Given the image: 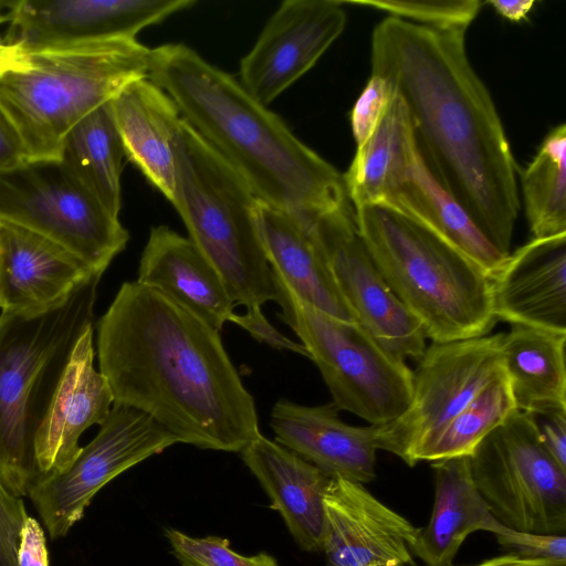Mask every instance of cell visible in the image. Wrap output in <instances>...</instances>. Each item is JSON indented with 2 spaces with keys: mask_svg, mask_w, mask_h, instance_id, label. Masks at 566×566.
<instances>
[{
  "mask_svg": "<svg viewBox=\"0 0 566 566\" xmlns=\"http://www.w3.org/2000/svg\"><path fill=\"white\" fill-rule=\"evenodd\" d=\"M464 35L389 15L371 34V74L403 102L428 170L509 256L521 203L517 167Z\"/></svg>",
  "mask_w": 566,
  "mask_h": 566,
  "instance_id": "1",
  "label": "cell"
},
{
  "mask_svg": "<svg viewBox=\"0 0 566 566\" xmlns=\"http://www.w3.org/2000/svg\"><path fill=\"white\" fill-rule=\"evenodd\" d=\"M96 329L115 403L200 449L241 452L262 434L219 332L159 292L124 282Z\"/></svg>",
  "mask_w": 566,
  "mask_h": 566,
  "instance_id": "2",
  "label": "cell"
},
{
  "mask_svg": "<svg viewBox=\"0 0 566 566\" xmlns=\"http://www.w3.org/2000/svg\"><path fill=\"white\" fill-rule=\"evenodd\" d=\"M148 78L248 184L254 196L306 224L352 205L344 176L300 140L232 75L182 43L150 49Z\"/></svg>",
  "mask_w": 566,
  "mask_h": 566,
  "instance_id": "3",
  "label": "cell"
},
{
  "mask_svg": "<svg viewBox=\"0 0 566 566\" xmlns=\"http://www.w3.org/2000/svg\"><path fill=\"white\" fill-rule=\"evenodd\" d=\"M3 45L0 108L18 130L27 160L59 159L77 122L148 77L150 49L137 39L35 51Z\"/></svg>",
  "mask_w": 566,
  "mask_h": 566,
  "instance_id": "4",
  "label": "cell"
},
{
  "mask_svg": "<svg viewBox=\"0 0 566 566\" xmlns=\"http://www.w3.org/2000/svg\"><path fill=\"white\" fill-rule=\"evenodd\" d=\"M355 216L379 272L426 337L436 343L474 338L494 327L492 276L480 265L389 207L364 206Z\"/></svg>",
  "mask_w": 566,
  "mask_h": 566,
  "instance_id": "5",
  "label": "cell"
},
{
  "mask_svg": "<svg viewBox=\"0 0 566 566\" xmlns=\"http://www.w3.org/2000/svg\"><path fill=\"white\" fill-rule=\"evenodd\" d=\"M101 277L92 275L45 312L0 314V476L20 497L41 476L36 431L77 339L94 325Z\"/></svg>",
  "mask_w": 566,
  "mask_h": 566,
  "instance_id": "6",
  "label": "cell"
},
{
  "mask_svg": "<svg viewBox=\"0 0 566 566\" xmlns=\"http://www.w3.org/2000/svg\"><path fill=\"white\" fill-rule=\"evenodd\" d=\"M174 165L169 201L234 306L276 302L256 223L258 198L248 184L185 119L174 140Z\"/></svg>",
  "mask_w": 566,
  "mask_h": 566,
  "instance_id": "7",
  "label": "cell"
},
{
  "mask_svg": "<svg viewBox=\"0 0 566 566\" xmlns=\"http://www.w3.org/2000/svg\"><path fill=\"white\" fill-rule=\"evenodd\" d=\"M274 274V273H273ZM281 321L305 346L333 403L371 424L399 418L412 396L413 371L357 322H344L301 301L275 274Z\"/></svg>",
  "mask_w": 566,
  "mask_h": 566,
  "instance_id": "8",
  "label": "cell"
},
{
  "mask_svg": "<svg viewBox=\"0 0 566 566\" xmlns=\"http://www.w3.org/2000/svg\"><path fill=\"white\" fill-rule=\"evenodd\" d=\"M0 221L55 242L99 275L129 240L119 218L61 159L25 160L0 171Z\"/></svg>",
  "mask_w": 566,
  "mask_h": 566,
  "instance_id": "9",
  "label": "cell"
},
{
  "mask_svg": "<svg viewBox=\"0 0 566 566\" xmlns=\"http://www.w3.org/2000/svg\"><path fill=\"white\" fill-rule=\"evenodd\" d=\"M476 490L501 524L565 535L566 471L541 443L528 413L515 409L470 455Z\"/></svg>",
  "mask_w": 566,
  "mask_h": 566,
  "instance_id": "10",
  "label": "cell"
},
{
  "mask_svg": "<svg viewBox=\"0 0 566 566\" xmlns=\"http://www.w3.org/2000/svg\"><path fill=\"white\" fill-rule=\"evenodd\" d=\"M503 333L426 347L413 371L412 396L396 420L375 424L376 446L410 465L418 447L461 412L504 371Z\"/></svg>",
  "mask_w": 566,
  "mask_h": 566,
  "instance_id": "11",
  "label": "cell"
},
{
  "mask_svg": "<svg viewBox=\"0 0 566 566\" xmlns=\"http://www.w3.org/2000/svg\"><path fill=\"white\" fill-rule=\"evenodd\" d=\"M176 443L177 438L146 413L114 402L95 438L72 463L41 475L29 492L49 536H65L103 486Z\"/></svg>",
  "mask_w": 566,
  "mask_h": 566,
  "instance_id": "12",
  "label": "cell"
},
{
  "mask_svg": "<svg viewBox=\"0 0 566 566\" xmlns=\"http://www.w3.org/2000/svg\"><path fill=\"white\" fill-rule=\"evenodd\" d=\"M312 233L356 322L388 350L403 359L419 360L427 347L424 332L392 293L370 256L353 205L317 217Z\"/></svg>",
  "mask_w": 566,
  "mask_h": 566,
  "instance_id": "13",
  "label": "cell"
},
{
  "mask_svg": "<svg viewBox=\"0 0 566 566\" xmlns=\"http://www.w3.org/2000/svg\"><path fill=\"white\" fill-rule=\"evenodd\" d=\"M195 0H14L2 43L21 51L136 39Z\"/></svg>",
  "mask_w": 566,
  "mask_h": 566,
  "instance_id": "14",
  "label": "cell"
},
{
  "mask_svg": "<svg viewBox=\"0 0 566 566\" xmlns=\"http://www.w3.org/2000/svg\"><path fill=\"white\" fill-rule=\"evenodd\" d=\"M345 25L340 1L282 2L241 60V85L266 106L316 64Z\"/></svg>",
  "mask_w": 566,
  "mask_h": 566,
  "instance_id": "15",
  "label": "cell"
},
{
  "mask_svg": "<svg viewBox=\"0 0 566 566\" xmlns=\"http://www.w3.org/2000/svg\"><path fill=\"white\" fill-rule=\"evenodd\" d=\"M324 506L327 566H413L417 528L363 484L331 479Z\"/></svg>",
  "mask_w": 566,
  "mask_h": 566,
  "instance_id": "16",
  "label": "cell"
},
{
  "mask_svg": "<svg viewBox=\"0 0 566 566\" xmlns=\"http://www.w3.org/2000/svg\"><path fill=\"white\" fill-rule=\"evenodd\" d=\"M94 325L77 339L34 441L41 475L65 470L81 450L78 440L93 424H102L114 403L106 378L94 367Z\"/></svg>",
  "mask_w": 566,
  "mask_h": 566,
  "instance_id": "17",
  "label": "cell"
},
{
  "mask_svg": "<svg viewBox=\"0 0 566 566\" xmlns=\"http://www.w3.org/2000/svg\"><path fill=\"white\" fill-rule=\"evenodd\" d=\"M338 411L333 402L303 406L280 399L270 415L274 441L331 479L368 483L376 475V427L347 424Z\"/></svg>",
  "mask_w": 566,
  "mask_h": 566,
  "instance_id": "18",
  "label": "cell"
},
{
  "mask_svg": "<svg viewBox=\"0 0 566 566\" xmlns=\"http://www.w3.org/2000/svg\"><path fill=\"white\" fill-rule=\"evenodd\" d=\"M94 274L84 262L55 242L0 221L1 311L45 312L64 302Z\"/></svg>",
  "mask_w": 566,
  "mask_h": 566,
  "instance_id": "19",
  "label": "cell"
},
{
  "mask_svg": "<svg viewBox=\"0 0 566 566\" xmlns=\"http://www.w3.org/2000/svg\"><path fill=\"white\" fill-rule=\"evenodd\" d=\"M492 284L496 321L566 334V235L510 253Z\"/></svg>",
  "mask_w": 566,
  "mask_h": 566,
  "instance_id": "20",
  "label": "cell"
},
{
  "mask_svg": "<svg viewBox=\"0 0 566 566\" xmlns=\"http://www.w3.org/2000/svg\"><path fill=\"white\" fill-rule=\"evenodd\" d=\"M136 281L220 332L235 307L214 268L189 238L167 226L153 228Z\"/></svg>",
  "mask_w": 566,
  "mask_h": 566,
  "instance_id": "21",
  "label": "cell"
},
{
  "mask_svg": "<svg viewBox=\"0 0 566 566\" xmlns=\"http://www.w3.org/2000/svg\"><path fill=\"white\" fill-rule=\"evenodd\" d=\"M244 464L258 479L298 546L307 552L323 548L324 496L331 478L314 464L264 436L241 452Z\"/></svg>",
  "mask_w": 566,
  "mask_h": 566,
  "instance_id": "22",
  "label": "cell"
},
{
  "mask_svg": "<svg viewBox=\"0 0 566 566\" xmlns=\"http://www.w3.org/2000/svg\"><path fill=\"white\" fill-rule=\"evenodd\" d=\"M255 217L273 273L303 302L344 322H356L314 240L312 224L258 199Z\"/></svg>",
  "mask_w": 566,
  "mask_h": 566,
  "instance_id": "23",
  "label": "cell"
},
{
  "mask_svg": "<svg viewBox=\"0 0 566 566\" xmlns=\"http://www.w3.org/2000/svg\"><path fill=\"white\" fill-rule=\"evenodd\" d=\"M112 108L125 156L168 200L174 191V140L182 116L171 97L148 77L126 85Z\"/></svg>",
  "mask_w": 566,
  "mask_h": 566,
  "instance_id": "24",
  "label": "cell"
},
{
  "mask_svg": "<svg viewBox=\"0 0 566 566\" xmlns=\"http://www.w3.org/2000/svg\"><path fill=\"white\" fill-rule=\"evenodd\" d=\"M434 502L428 524L417 528L411 552L427 566H452L464 539L489 532L495 517L474 484L470 455L432 462Z\"/></svg>",
  "mask_w": 566,
  "mask_h": 566,
  "instance_id": "25",
  "label": "cell"
},
{
  "mask_svg": "<svg viewBox=\"0 0 566 566\" xmlns=\"http://www.w3.org/2000/svg\"><path fill=\"white\" fill-rule=\"evenodd\" d=\"M380 205L421 223L464 253L492 277L507 259L489 241L464 208L436 180L419 153L405 179Z\"/></svg>",
  "mask_w": 566,
  "mask_h": 566,
  "instance_id": "26",
  "label": "cell"
},
{
  "mask_svg": "<svg viewBox=\"0 0 566 566\" xmlns=\"http://www.w3.org/2000/svg\"><path fill=\"white\" fill-rule=\"evenodd\" d=\"M566 334L513 324L502 355L515 408L566 409Z\"/></svg>",
  "mask_w": 566,
  "mask_h": 566,
  "instance_id": "27",
  "label": "cell"
},
{
  "mask_svg": "<svg viewBox=\"0 0 566 566\" xmlns=\"http://www.w3.org/2000/svg\"><path fill=\"white\" fill-rule=\"evenodd\" d=\"M418 155L408 111L394 91L373 135L359 147L343 175L353 207L380 205L405 179Z\"/></svg>",
  "mask_w": 566,
  "mask_h": 566,
  "instance_id": "28",
  "label": "cell"
},
{
  "mask_svg": "<svg viewBox=\"0 0 566 566\" xmlns=\"http://www.w3.org/2000/svg\"><path fill=\"white\" fill-rule=\"evenodd\" d=\"M125 157L111 99L72 127L64 138L59 159L112 214L118 217Z\"/></svg>",
  "mask_w": 566,
  "mask_h": 566,
  "instance_id": "29",
  "label": "cell"
},
{
  "mask_svg": "<svg viewBox=\"0 0 566 566\" xmlns=\"http://www.w3.org/2000/svg\"><path fill=\"white\" fill-rule=\"evenodd\" d=\"M525 214L533 239L566 235V126L554 127L521 172Z\"/></svg>",
  "mask_w": 566,
  "mask_h": 566,
  "instance_id": "30",
  "label": "cell"
},
{
  "mask_svg": "<svg viewBox=\"0 0 566 566\" xmlns=\"http://www.w3.org/2000/svg\"><path fill=\"white\" fill-rule=\"evenodd\" d=\"M515 409L504 370L461 412L418 447L411 457L410 467L419 461L433 462L471 455L476 446L500 427Z\"/></svg>",
  "mask_w": 566,
  "mask_h": 566,
  "instance_id": "31",
  "label": "cell"
},
{
  "mask_svg": "<svg viewBox=\"0 0 566 566\" xmlns=\"http://www.w3.org/2000/svg\"><path fill=\"white\" fill-rule=\"evenodd\" d=\"M343 4L373 7L391 17L443 31H465L482 4L479 0H352Z\"/></svg>",
  "mask_w": 566,
  "mask_h": 566,
  "instance_id": "32",
  "label": "cell"
},
{
  "mask_svg": "<svg viewBox=\"0 0 566 566\" xmlns=\"http://www.w3.org/2000/svg\"><path fill=\"white\" fill-rule=\"evenodd\" d=\"M165 537L181 566H279L266 553L245 556L234 552L223 537H193L175 528H166Z\"/></svg>",
  "mask_w": 566,
  "mask_h": 566,
  "instance_id": "33",
  "label": "cell"
},
{
  "mask_svg": "<svg viewBox=\"0 0 566 566\" xmlns=\"http://www.w3.org/2000/svg\"><path fill=\"white\" fill-rule=\"evenodd\" d=\"M394 97L391 84L384 77H369L350 112V126L357 147L376 130Z\"/></svg>",
  "mask_w": 566,
  "mask_h": 566,
  "instance_id": "34",
  "label": "cell"
},
{
  "mask_svg": "<svg viewBox=\"0 0 566 566\" xmlns=\"http://www.w3.org/2000/svg\"><path fill=\"white\" fill-rule=\"evenodd\" d=\"M509 554L526 558L566 560V536L510 528L494 520L490 530Z\"/></svg>",
  "mask_w": 566,
  "mask_h": 566,
  "instance_id": "35",
  "label": "cell"
},
{
  "mask_svg": "<svg viewBox=\"0 0 566 566\" xmlns=\"http://www.w3.org/2000/svg\"><path fill=\"white\" fill-rule=\"evenodd\" d=\"M28 516L23 500L0 476V566H17L19 537Z\"/></svg>",
  "mask_w": 566,
  "mask_h": 566,
  "instance_id": "36",
  "label": "cell"
},
{
  "mask_svg": "<svg viewBox=\"0 0 566 566\" xmlns=\"http://www.w3.org/2000/svg\"><path fill=\"white\" fill-rule=\"evenodd\" d=\"M526 413L545 450L566 471V409H546Z\"/></svg>",
  "mask_w": 566,
  "mask_h": 566,
  "instance_id": "37",
  "label": "cell"
},
{
  "mask_svg": "<svg viewBox=\"0 0 566 566\" xmlns=\"http://www.w3.org/2000/svg\"><path fill=\"white\" fill-rule=\"evenodd\" d=\"M229 322L247 331L254 339L265 343L275 349L290 350L310 358V354L304 345L293 342L273 327L263 315L261 306L247 308L244 314L233 313Z\"/></svg>",
  "mask_w": 566,
  "mask_h": 566,
  "instance_id": "38",
  "label": "cell"
},
{
  "mask_svg": "<svg viewBox=\"0 0 566 566\" xmlns=\"http://www.w3.org/2000/svg\"><path fill=\"white\" fill-rule=\"evenodd\" d=\"M17 566H49L44 530L28 516L21 530L17 549Z\"/></svg>",
  "mask_w": 566,
  "mask_h": 566,
  "instance_id": "39",
  "label": "cell"
},
{
  "mask_svg": "<svg viewBox=\"0 0 566 566\" xmlns=\"http://www.w3.org/2000/svg\"><path fill=\"white\" fill-rule=\"evenodd\" d=\"M27 160L22 139L12 122L0 108V171L10 170Z\"/></svg>",
  "mask_w": 566,
  "mask_h": 566,
  "instance_id": "40",
  "label": "cell"
},
{
  "mask_svg": "<svg viewBox=\"0 0 566 566\" xmlns=\"http://www.w3.org/2000/svg\"><path fill=\"white\" fill-rule=\"evenodd\" d=\"M468 566H566V560L526 558L506 553L497 557L485 559L479 564Z\"/></svg>",
  "mask_w": 566,
  "mask_h": 566,
  "instance_id": "41",
  "label": "cell"
},
{
  "mask_svg": "<svg viewBox=\"0 0 566 566\" xmlns=\"http://www.w3.org/2000/svg\"><path fill=\"white\" fill-rule=\"evenodd\" d=\"M501 17L512 22H520L525 19L535 4L534 0H490L488 1Z\"/></svg>",
  "mask_w": 566,
  "mask_h": 566,
  "instance_id": "42",
  "label": "cell"
},
{
  "mask_svg": "<svg viewBox=\"0 0 566 566\" xmlns=\"http://www.w3.org/2000/svg\"><path fill=\"white\" fill-rule=\"evenodd\" d=\"M13 1H0V23L10 20V11ZM0 39V43H1Z\"/></svg>",
  "mask_w": 566,
  "mask_h": 566,
  "instance_id": "43",
  "label": "cell"
},
{
  "mask_svg": "<svg viewBox=\"0 0 566 566\" xmlns=\"http://www.w3.org/2000/svg\"><path fill=\"white\" fill-rule=\"evenodd\" d=\"M3 49H4V45H3V43H1V44H0V57H1V55H2Z\"/></svg>",
  "mask_w": 566,
  "mask_h": 566,
  "instance_id": "44",
  "label": "cell"
},
{
  "mask_svg": "<svg viewBox=\"0 0 566 566\" xmlns=\"http://www.w3.org/2000/svg\"><path fill=\"white\" fill-rule=\"evenodd\" d=\"M2 42V41H1ZM1 44V43H0Z\"/></svg>",
  "mask_w": 566,
  "mask_h": 566,
  "instance_id": "45",
  "label": "cell"
}]
</instances>
